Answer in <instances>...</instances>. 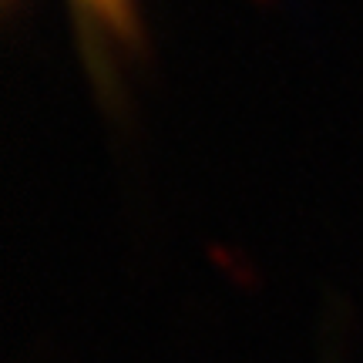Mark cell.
<instances>
[{
    "instance_id": "6da1fadb",
    "label": "cell",
    "mask_w": 363,
    "mask_h": 363,
    "mask_svg": "<svg viewBox=\"0 0 363 363\" xmlns=\"http://www.w3.org/2000/svg\"><path fill=\"white\" fill-rule=\"evenodd\" d=\"M74 4L91 24H98L115 38H131V27H135L131 0H74Z\"/></svg>"
}]
</instances>
